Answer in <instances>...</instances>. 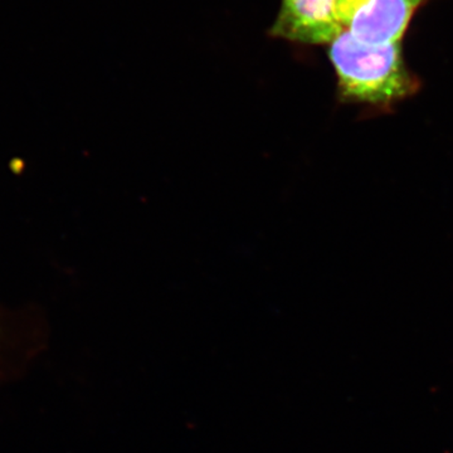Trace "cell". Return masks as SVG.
I'll list each match as a JSON object with an SVG mask.
<instances>
[{"mask_svg": "<svg viewBox=\"0 0 453 453\" xmlns=\"http://www.w3.org/2000/svg\"><path fill=\"white\" fill-rule=\"evenodd\" d=\"M417 3H418V4H421V3L423 2V0H416Z\"/></svg>", "mask_w": 453, "mask_h": 453, "instance_id": "obj_4", "label": "cell"}, {"mask_svg": "<svg viewBox=\"0 0 453 453\" xmlns=\"http://www.w3.org/2000/svg\"><path fill=\"white\" fill-rule=\"evenodd\" d=\"M416 0H336V18L342 31L360 43H398L410 25Z\"/></svg>", "mask_w": 453, "mask_h": 453, "instance_id": "obj_2", "label": "cell"}, {"mask_svg": "<svg viewBox=\"0 0 453 453\" xmlns=\"http://www.w3.org/2000/svg\"><path fill=\"white\" fill-rule=\"evenodd\" d=\"M336 0H282L273 35L299 43H332L342 32Z\"/></svg>", "mask_w": 453, "mask_h": 453, "instance_id": "obj_3", "label": "cell"}, {"mask_svg": "<svg viewBox=\"0 0 453 453\" xmlns=\"http://www.w3.org/2000/svg\"><path fill=\"white\" fill-rule=\"evenodd\" d=\"M329 56L342 103L363 106L371 115L392 111L421 88L405 65L401 42L368 46L342 31L330 43Z\"/></svg>", "mask_w": 453, "mask_h": 453, "instance_id": "obj_1", "label": "cell"}]
</instances>
